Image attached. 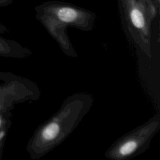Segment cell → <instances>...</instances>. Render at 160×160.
Returning <instances> with one entry per match:
<instances>
[{"mask_svg":"<svg viewBox=\"0 0 160 160\" xmlns=\"http://www.w3.org/2000/svg\"><path fill=\"white\" fill-rule=\"evenodd\" d=\"M36 18L56 41L67 56L77 58L67 33L69 27L90 31L94 26L96 14L87 9L61 1H48L35 7Z\"/></svg>","mask_w":160,"mask_h":160,"instance_id":"cell-2","label":"cell"},{"mask_svg":"<svg viewBox=\"0 0 160 160\" xmlns=\"http://www.w3.org/2000/svg\"><path fill=\"white\" fill-rule=\"evenodd\" d=\"M14 0H0V8L6 7L13 2Z\"/></svg>","mask_w":160,"mask_h":160,"instance_id":"cell-9","label":"cell"},{"mask_svg":"<svg viewBox=\"0 0 160 160\" xmlns=\"http://www.w3.org/2000/svg\"><path fill=\"white\" fill-rule=\"evenodd\" d=\"M93 102V96L88 92L68 96L58 111L40 124L29 139L26 151L30 158L38 160L61 144L88 113Z\"/></svg>","mask_w":160,"mask_h":160,"instance_id":"cell-1","label":"cell"},{"mask_svg":"<svg viewBox=\"0 0 160 160\" xmlns=\"http://www.w3.org/2000/svg\"><path fill=\"white\" fill-rule=\"evenodd\" d=\"M12 116L11 112H0V130L6 126L11 127L12 123L11 118Z\"/></svg>","mask_w":160,"mask_h":160,"instance_id":"cell-7","label":"cell"},{"mask_svg":"<svg viewBox=\"0 0 160 160\" xmlns=\"http://www.w3.org/2000/svg\"><path fill=\"white\" fill-rule=\"evenodd\" d=\"M0 112H11L16 104L36 101L41 96L38 86L31 80L9 72H0Z\"/></svg>","mask_w":160,"mask_h":160,"instance_id":"cell-5","label":"cell"},{"mask_svg":"<svg viewBox=\"0 0 160 160\" xmlns=\"http://www.w3.org/2000/svg\"><path fill=\"white\" fill-rule=\"evenodd\" d=\"M9 128L10 127L6 126L0 130V141L6 139V137Z\"/></svg>","mask_w":160,"mask_h":160,"instance_id":"cell-8","label":"cell"},{"mask_svg":"<svg viewBox=\"0 0 160 160\" xmlns=\"http://www.w3.org/2000/svg\"><path fill=\"white\" fill-rule=\"evenodd\" d=\"M4 141H5V140L0 141V159H1V156H2V152L3 146H4Z\"/></svg>","mask_w":160,"mask_h":160,"instance_id":"cell-10","label":"cell"},{"mask_svg":"<svg viewBox=\"0 0 160 160\" xmlns=\"http://www.w3.org/2000/svg\"><path fill=\"white\" fill-rule=\"evenodd\" d=\"M160 129V116L156 114L147 121L116 139L104 153L109 160H129L146 152Z\"/></svg>","mask_w":160,"mask_h":160,"instance_id":"cell-4","label":"cell"},{"mask_svg":"<svg viewBox=\"0 0 160 160\" xmlns=\"http://www.w3.org/2000/svg\"><path fill=\"white\" fill-rule=\"evenodd\" d=\"M126 36L148 58L152 57L151 26L158 14L153 0H119Z\"/></svg>","mask_w":160,"mask_h":160,"instance_id":"cell-3","label":"cell"},{"mask_svg":"<svg viewBox=\"0 0 160 160\" xmlns=\"http://www.w3.org/2000/svg\"><path fill=\"white\" fill-rule=\"evenodd\" d=\"M8 28L0 22V57L23 59L32 55V51L13 39L5 38L2 34Z\"/></svg>","mask_w":160,"mask_h":160,"instance_id":"cell-6","label":"cell"},{"mask_svg":"<svg viewBox=\"0 0 160 160\" xmlns=\"http://www.w3.org/2000/svg\"><path fill=\"white\" fill-rule=\"evenodd\" d=\"M156 2L157 3H159V0H156Z\"/></svg>","mask_w":160,"mask_h":160,"instance_id":"cell-11","label":"cell"}]
</instances>
